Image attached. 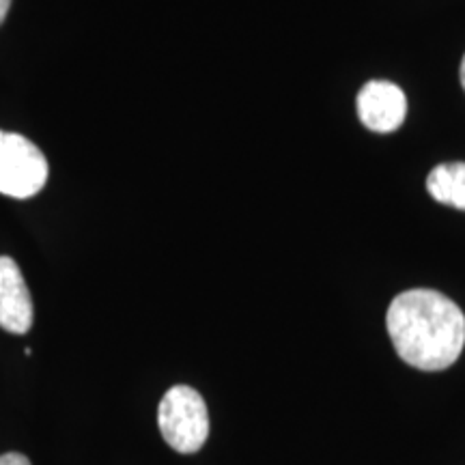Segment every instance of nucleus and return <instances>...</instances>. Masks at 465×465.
Returning a JSON list of instances; mask_svg holds the SVG:
<instances>
[{"mask_svg":"<svg viewBox=\"0 0 465 465\" xmlns=\"http://www.w3.org/2000/svg\"><path fill=\"white\" fill-rule=\"evenodd\" d=\"M461 86H463V91H465V56H463V61H461Z\"/></svg>","mask_w":465,"mask_h":465,"instance_id":"1a4fd4ad","label":"nucleus"},{"mask_svg":"<svg viewBox=\"0 0 465 465\" xmlns=\"http://www.w3.org/2000/svg\"><path fill=\"white\" fill-rule=\"evenodd\" d=\"M0 465H31V461L20 452H5V455H0Z\"/></svg>","mask_w":465,"mask_h":465,"instance_id":"0eeeda50","label":"nucleus"},{"mask_svg":"<svg viewBox=\"0 0 465 465\" xmlns=\"http://www.w3.org/2000/svg\"><path fill=\"white\" fill-rule=\"evenodd\" d=\"M33 317V300L20 267L14 259L0 257V328L11 334H26Z\"/></svg>","mask_w":465,"mask_h":465,"instance_id":"39448f33","label":"nucleus"},{"mask_svg":"<svg viewBox=\"0 0 465 465\" xmlns=\"http://www.w3.org/2000/svg\"><path fill=\"white\" fill-rule=\"evenodd\" d=\"M391 341L403 362L418 371H444L465 347V315L433 289L403 291L386 315Z\"/></svg>","mask_w":465,"mask_h":465,"instance_id":"f257e3e1","label":"nucleus"},{"mask_svg":"<svg viewBox=\"0 0 465 465\" xmlns=\"http://www.w3.org/2000/svg\"><path fill=\"white\" fill-rule=\"evenodd\" d=\"M48 160L28 138L0 130V194L31 199L48 182Z\"/></svg>","mask_w":465,"mask_h":465,"instance_id":"7ed1b4c3","label":"nucleus"},{"mask_svg":"<svg viewBox=\"0 0 465 465\" xmlns=\"http://www.w3.org/2000/svg\"><path fill=\"white\" fill-rule=\"evenodd\" d=\"M162 438L182 455L199 452L209 438V414L205 401L194 388L173 386L158 407Z\"/></svg>","mask_w":465,"mask_h":465,"instance_id":"f03ea898","label":"nucleus"},{"mask_svg":"<svg viewBox=\"0 0 465 465\" xmlns=\"http://www.w3.org/2000/svg\"><path fill=\"white\" fill-rule=\"evenodd\" d=\"M427 190L441 205L465 212V162L435 166L427 177Z\"/></svg>","mask_w":465,"mask_h":465,"instance_id":"423d86ee","label":"nucleus"},{"mask_svg":"<svg viewBox=\"0 0 465 465\" xmlns=\"http://www.w3.org/2000/svg\"><path fill=\"white\" fill-rule=\"evenodd\" d=\"M9 7H11V0H0V25H3L5 17H7Z\"/></svg>","mask_w":465,"mask_h":465,"instance_id":"6e6552de","label":"nucleus"},{"mask_svg":"<svg viewBox=\"0 0 465 465\" xmlns=\"http://www.w3.org/2000/svg\"><path fill=\"white\" fill-rule=\"evenodd\" d=\"M407 97L401 86L386 80H371L358 93V116L371 132L388 134L403 125Z\"/></svg>","mask_w":465,"mask_h":465,"instance_id":"20e7f679","label":"nucleus"}]
</instances>
